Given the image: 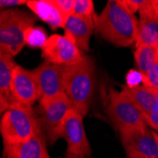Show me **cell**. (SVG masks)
Returning a JSON list of instances; mask_svg holds the SVG:
<instances>
[{
    "label": "cell",
    "mask_w": 158,
    "mask_h": 158,
    "mask_svg": "<svg viewBox=\"0 0 158 158\" xmlns=\"http://www.w3.org/2000/svg\"><path fill=\"white\" fill-rule=\"evenodd\" d=\"M138 20L121 0H110L95 17L97 32L105 41L118 47H130L135 43Z\"/></svg>",
    "instance_id": "obj_1"
},
{
    "label": "cell",
    "mask_w": 158,
    "mask_h": 158,
    "mask_svg": "<svg viewBox=\"0 0 158 158\" xmlns=\"http://www.w3.org/2000/svg\"><path fill=\"white\" fill-rule=\"evenodd\" d=\"M27 8L52 30L63 27L66 21L54 0H27Z\"/></svg>",
    "instance_id": "obj_14"
},
{
    "label": "cell",
    "mask_w": 158,
    "mask_h": 158,
    "mask_svg": "<svg viewBox=\"0 0 158 158\" xmlns=\"http://www.w3.org/2000/svg\"><path fill=\"white\" fill-rule=\"evenodd\" d=\"M155 66L157 67V69H158V61H157V63H156V64H155Z\"/></svg>",
    "instance_id": "obj_29"
},
{
    "label": "cell",
    "mask_w": 158,
    "mask_h": 158,
    "mask_svg": "<svg viewBox=\"0 0 158 158\" xmlns=\"http://www.w3.org/2000/svg\"><path fill=\"white\" fill-rule=\"evenodd\" d=\"M95 28V18L79 16L76 14L68 17L64 26V35L72 40L82 52L89 50L90 39Z\"/></svg>",
    "instance_id": "obj_13"
},
{
    "label": "cell",
    "mask_w": 158,
    "mask_h": 158,
    "mask_svg": "<svg viewBox=\"0 0 158 158\" xmlns=\"http://www.w3.org/2000/svg\"><path fill=\"white\" fill-rule=\"evenodd\" d=\"M54 2L65 19L74 14L75 0H54Z\"/></svg>",
    "instance_id": "obj_23"
},
{
    "label": "cell",
    "mask_w": 158,
    "mask_h": 158,
    "mask_svg": "<svg viewBox=\"0 0 158 158\" xmlns=\"http://www.w3.org/2000/svg\"><path fill=\"white\" fill-rule=\"evenodd\" d=\"M147 125L152 127L155 132H158V90H156V98L154 104L150 113L145 117Z\"/></svg>",
    "instance_id": "obj_22"
},
{
    "label": "cell",
    "mask_w": 158,
    "mask_h": 158,
    "mask_svg": "<svg viewBox=\"0 0 158 158\" xmlns=\"http://www.w3.org/2000/svg\"><path fill=\"white\" fill-rule=\"evenodd\" d=\"M63 138L66 141L67 153L90 157L92 151L83 126V117L75 110L70 109L63 128Z\"/></svg>",
    "instance_id": "obj_8"
},
{
    "label": "cell",
    "mask_w": 158,
    "mask_h": 158,
    "mask_svg": "<svg viewBox=\"0 0 158 158\" xmlns=\"http://www.w3.org/2000/svg\"><path fill=\"white\" fill-rule=\"evenodd\" d=\"M121 3L129 11L135 14V12L139 11L143 0H121Z\"/></svg>",
    "instance_id": "obj_25"
},
{
    "label": "cell",
    "mask_w": 158,
    "mask_h": 158,
    "mask_svg": "<svg viewBox=\"0 0 158 158\" xmlns=\"http://www.w3.org/2000/svg\"><path fill=\"white\" fill-rule=\"evenodd\" d=\"M118 132L124 149H132L149 158H158V141L155 131L143 127Z\"/></svg>",
    "instance_id": "obj_11"
},
{
    "label": "cell",
    "mask_w": 158,
    "mask_h": 158,
    "mask_svg": "<svg viewBox=\"0 0 158 158\" xmlns=\"http://www.w3.org/2000/svg\"><path fill=\"white\" fill-rule=\"evenodd\" d=\"M84 55L75 43L65 35L52 34L42 48V56L46 62L64 66H72L81 63Z\"/></svg>",
    "instance_id": "obj_7"
},
{
    "label": "cell",
    "mask_w": 158,
    "mask_h": 158,
    "mask_svg": "<svg viewBox=\"0 0 158 158\" xmlns=\"http://www.w3.org/2000/svg\"><path fill=\"white\" fill-rule=\"evenodd\" d=\"M156 138H157V141H158V134H157V132H156Z\"/></svg>",
    "instance_id": "obj_30"
},
{
    "label": "cell",
    "mask_w": 158,
    "mask_h": 158,
    "mask_svg": "<svg viewBox=\"0 0 158 158\" xmlns=\"http://www.w3.org/2000/svg\"><path fill=\"white\" fill-rule=\"evenodd\" d=\"M10 93L14 102L26 105L32 104L41 99V91L33 70H27L16 65L10 83Z\"/></svg>",
    "instance_id": "obj_9"
},
{
    "label": "cell",
    "mask_w": 158,
    "mask_h": 158,
    "mask_svg": "<svg viewBox=\"0 0 158 158\" xmlns=\"http://www.w3.org/2000/svg\"><path fill=\"white\" fill-rule=\"evenodd\" d=\"M48 36L44 27L32 26L25 33L26 45L31 48H43L47 44Z\"/></svg>",
    "instance_id": "obj_19"
},
{
    "label": "cell",
    "mask_w": 158,
    "mask_h": 158,
    "mask_svg": "<svg viewBox=\"0 0 158 158\" xmlns=\"http://www.w3.org/2000/svg\"><path fill=\"white\" fill-rule=\"evenodd\" d=\"M72 108L73 105L65 93L40 100V122L49 144L63 138L64 123L67 113Z\"/></svg>",
    "instance_id": "obj_5"
},
{
    "label": "cell",
    "mask_w": 158,
    "mask_h": 158,
    "mask_svg": "<svg viewBox=\"0 0 158 158\" xmlns=\"http://www.w3.org/2000/svg\"><path fill=\"white\" fill-rule=\"evenodd\" d=\"M16 65L10 53L0 49V97L9 99L12 103L15 102L10 93V83Z\"/></svg>",
    "instance_id": "obj_17"
},
{
    "label": "cell",
    "mask_w": 158,
    "mask_h": 158,
    "mask_svg": "<svg viewBox=\"0 0 158 158\" xmlns=\"http://www.w3.org/2000/svg\"><path fill=\"white\" fill-rule=\"evenodd\" d=\"M106 111L118 131L148 126L140 110L122 90L119 92L110 88Z\"/></svg>",
    "instance_id": "obj_6"
},
{
    "label": "cell",
    "mask_w": 158,
    "mask_h": 158,
    "mask_svg": "<svg viewBox=\"0 0 158 158\" xmlns=\"http://www.w3.org/2000/svg\"><path fill=\"white\" fill-rule=\"evenodd\" d=\"M36 16L25 10L4 9L0 11V49L16 56L26 46L25 33L34 26Z\"/></svg>",
    "instance_id": "obj_4"
},
{
    "label": "cell",
    "mask_w": 158,
    "mask_h": 158,
    "mask_svg": "<svg viewBox=\"0 0 158 158\" xmlns=\"http://www.w3.org/2000/svg\"><path fill=\"white\" fill-rule=\"evenodd\" d=\"M139 46L158 47V16L140 18L135 38V47Z\"/></svg>",
    "instance_id": "obj_16"
},
{
    "label": "cell",
    "mask_w": 158,
    "mask_h": 158,
    "mask_svg": "<svg viewBox=\"0 0 158 158\" xmlns=\"http://www.w3.org/2000/svg\"><path fill=\"white\" fill-rule=\"evenodd\" d=\"M74 14L79 16L95 18L97 15L94 11V3L92 0H75Z\"/></svg>",
    "instance_id": "obj_20"
},
{
    "label": "cell",
    "mask_w": 158,
    "mask_h": 158,
    "mask_svg": "<svg viewBox=\"0 0 158 158\" xmlns=\"http://www.w3.org/2000/svg\"><path fill=\"white\" fill-rule=\"evenodd\" d=\"M135 61L140 72L144 75L148 74L158 61V47H135Z\"/></svg>",
    "instance_id": "obj_18"
},
{
    "label": "cell",
    "mask_w": 158,
    "mask_h": 158,
    "mask_svg": "<svg viewBox=\"0 0 158 158\" xmlns=\"http://www.w3.org/2000/svg\"><path fill=\"white\" fill-rule=\"evenodd\" d=\"M144 84L158 90V69L156 66H154L148 74L145 75Z\"/></svg>",
    "instance_id": "obj_24"
},
{
    "label": "cell",
    "mask_w": 158,
    "mask_h": 158,
    "mask_svg": "<svg viewBox=\"0 0 158 158\" xmlns=\"http://www.w3.org/2000/svg\"><path fill=\"white\" fill-rule=\"evenodd\" d=\"M125 152H126V158H149V157L143 155L132 149L125 148Z\"/></svg>",
    "instance_id": "obj_27"
},
{
    "label": "cell",
    "mask_w": 158,
    "mask_h": 158,
    "mask_svg": "<svg viewBox=\"0 0 158 158\" xmlns=\"http://www.w3.org/2000/svg\"><path fill=\"white\" fill-rule=\"evenodd\" d=\"M122 91L140 110L145 118V117L150 113L154 104L156 90L152 88L151 86L142 84L133 88H129L125 86V87H123Z\"/></svg>",
    "instance_id": "obj_15"
},
{
    "label": "cell",
    "mask_w": 158,
    "mask_h": 158,
    "mask_svg": "<svg viewBox=\"0 0 158 158\" xmlns=\"http://www.w3.org/2000/svg\"><path fill=\"white\" fill-rule=\"evenodd\" d=\"M43 132L40 118L31 106L13 103L1 117L0 133L4 145L27 141Z\"/></svg>",
    "instance_id": "obj_3"
},
{
    "label": "cell",
    "mask_w": 158,
    "mask_h": 158,
    "mask_svg": "<svg viewBox=\"0 0 158 158\" xmlns=\"http://www.w3.org/2000/svg\"><path fill=\"white\" fill-rule=\"evenodd\" d=\"M66 67L45 62L33 69L41 91V99L50 98L65 93L64 77Z\"/></svg>",
    "instance_id": "obj_10"
},
{
    "label": "cell",
    "mask_w": 158,
    "mask_h": 158,
    "mask_svg": "<svg viewBox=\"0 0 158 158\" xmlns=\"http://www.w3.org/2000/svg\"><path fill=\"white\" fill-rule=\"evenodd\" d=\"M47 138L41 132L27 141L4 145L3 158H51L47 149Z\"/></svg>",
    "instance_id": "obj_12"
},
{
    "label": "cell",
    "mask_w": 158,
    "mask_h": 158,
    "mask_svg": "<svg viewBox=\"0 0 158 158\" xmlns=\"http://www.w3.org/2000/svg\"><path fill=\"white\" fill-rule=\"evenodd\" d=\"M65 94L73 108L82 117L88 113L96 86V66L91 57L84 55L83 60L67 66L64 77Z\"/></svg>",
    "instance_id": "obj_2"
},
{
    "label": "cell",
    "mask_w": 158,
    "mask_h": 158,
    "mask_svg": "<svg viewBox=\"0 0 158 158\" xmlns=\"http://www.w3.org/2000/svg\"><path fill=\"white\" fill-rule=\"evenodd\" d=\"M27 0H1L0 1V7L1 10H4L7 7L18 6V5H27Z\"/></svg>",
    "instance_id": "obj_26"
},
{
    "label": "cell",
    "mask_w": 158,
    "mask_h": 158,
    "mask_svg": "<svg viewBox=\"0 0 158 158\" xmlns=\"http://www.w3.org/2000/svg\"><path fill=\"white\" fill-rule=\"evenodd\" d=\"M145 75L141 73L139 70H130L126 75V83L127 87L133 88L136 86L144 84Z\"/></svg>",
    "instance_id": "obj_21"
},
{
    "label": "cell",
    "mask_w": 158,
    "mask_h": 158,
    "mask_svg": "<svg viewBox=\"0 0 158 158\" xmlns=\"http://www.w3.org/2000/svg\"><path fill=\"white\" fill-rule=\"evenodd\" d=\"M65 158H89V157L81 156V155H76V154H72V153H67V152H66Z\"/></svg>",
    "instance_id": "obj_28"
}]
</instances>
